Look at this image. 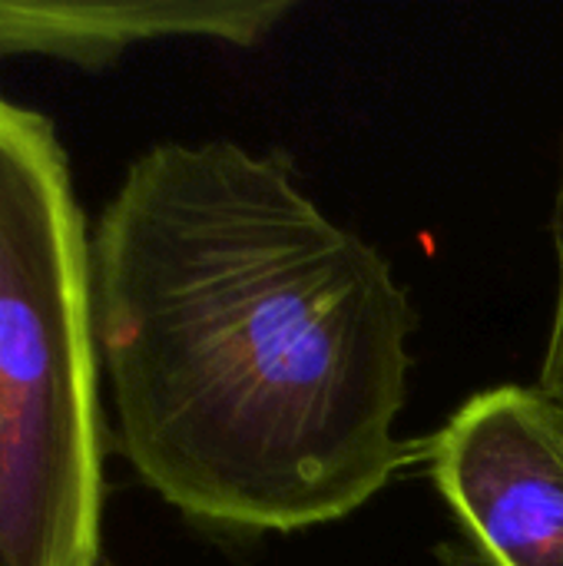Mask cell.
<instances>
[{"label":"cell","instance_id":"cell-1","mask_svg":"<svg viewBox=\"0 0 563 566\" xmlns=\"http://www.w3.org/2000/svg\"><path fill=\"white\" fill-rule=\"evenodd\" d=\"M90 289L116 448L192 524H335L411 461V298L282 153L136 156L90 235Z\"/></svg>","mask_w":563,"mask_h":566},{"label":"cell","instance_id":"cell-5","mask_svg":"<svg viewBox=\"0 0 563 566\" xmlns=\"http://www.w3.org/2000/svg\"><path fill=\"white\" fill-rule=\"evenodd\" d=\"M551 245H554V305H551V325H548L538 388L563 408V136L561 153H557L554 206H551Z\"/></svg>","mask_w":563,"mask_h":566},{"label":"cell","instance_id":"cell-2","mask_svg":"<svg viewBox=\"0 0 563 566\" xmlns=\"http://www.w3.org/2000/svg\"><path fill=\"white\" fill-rule=\"evenodd\" d=\"M90 235L53 123L0 93V566H100Z\"/></svg>","mask_w":563,"mask_h":566},{"label":"cell","instance_id":"cell-4","mask_svg":"<svg viewBox=\"0 0 563 566\" xmlns=\"http://www.w3.org/2000/svg\"><path fill=\"white\" fill-rule=\"evenodd\" d=\"M285 0H0V56H56L103 66L123 50L169 36L256 43Z\"/></svg>","mask_w":563,"mask_h":566},{"label":"cell","instance_id":"cell-3","mask_svg":"<svg viewBox=\"0 0 563 566\" xmlns=\"http://www.w3.org/2000/svg\"><path fill=\"white\" fill-rule=\"evenodd\" d=\"M481 566H563V408L538 385L468 398L425 444Z\"/></svg>","mask_w":563,"mask_h":566}]
</instances>
